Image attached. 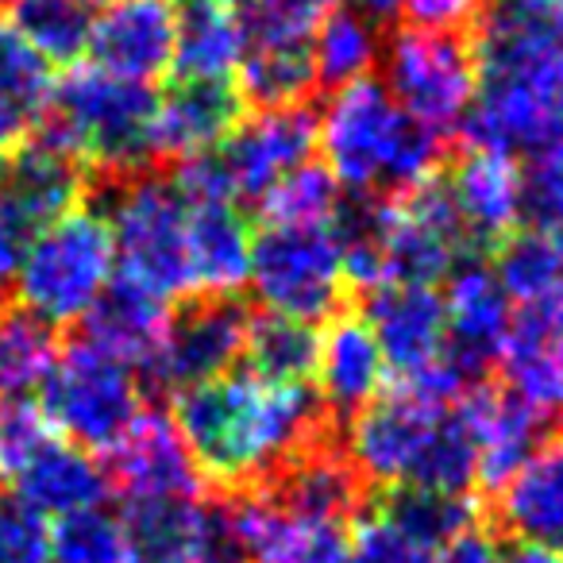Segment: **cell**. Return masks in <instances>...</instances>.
<instances>
[{"instance_id":"cell-1","label":"cell","mask_w":563,"mask_h":563,"mask_svg":"<svg viewBox=\"0 0 563 563\" xmlns=\"http://www.w3.org/2000/svg\"><path fill=\"white\" fill-rule=\"evenodd\" d=\"M170 417L220 494L258 490L332 437V417L309 386H274L247 371L174 394Z\"/></svg>"},{"instance_id":"cell-2","label":"cell","mask_w":563,"mask_h":563,"mask_svg":"<svg viewBox=\"0 0 563 563\" xmlns=\"http://www.w3.org/2000/svg\"><path fill=\"white\" fill-rule=\"evenodd\" d=\"M324 170L352 194L398 197L437 178L444 135L429 132L394 104L383 81H355L332 93L317 120Z\"/></svg>"},{"instance_id":"cell-3","label":"cell","mask_w":563,"mask_h":563,"mask_svg":"<svg viewBox=\"0 0 563 563\" xmlns=\"http://www.w3.org/2000/svg\"><path fill=\"white\" fill-rule=\"evenodd\" d=\"M43 135L66 147L86 170H104L112 178L147 170L155 158V93L151 86L112 78L89 66H74L55 81L47 97Z\"/></svg>"},{"instance_id":"cell-4","label":"cell","mask_w":563,"mask_h":563,"mask_svg":"<svg viewBox=\"0 0 563 563\" xmlns=\"http://www.w3.org/2000/svg\"><path fill=\"white\" fill-rule=\"evenodd\" d=\"M117 255V278L158 301L194 298L186 258L189 205L163 174H128L112 178L101 209Z\"/></svg>"},{"instance_id":"cell-5","label":"cell","mask_w":563,"mask_h":563,"mask_svg":"<svg viewBox=\"0 0 563 563\" xmlns=\"http://www.w3.org/2000/svg\"><path fill=\"white\" fill-rule=\"evenodd\" d=\"M112 278H117V255H112L109 224L97 209H74L43 228L12 290L24 313L51 329H66V324H86Z\"/></svg>"},{"instance_id":"cell-6","label":"cell","mask_w":563,"mask_h":563,"mask_svg":"<svg viewBox=\"0 0 563 563\" xmlns=\"http://www.w3.org/2000/svg\"><path fill=\"white\" fill-rule=\"evenodd\" d=\"M0 452L4 471L16 483V501L43 521H66L86 509H101L109 498V475L101 463L58 437L35 401L0 409Z\"/></svg>"},{"instance_id":"cell-7","label":"cell","mask_w":563,"mask_h":563,"mask_svg":"<svg viewBox=\"0 0 563 563\" xmlns=\"http://www.w3.org/2000/svg\"><path fill=\"white\" fill-rule=\"evenodd\" d=\"M40 413L81 452H109L143 409L140 375L78 340L58 355L55 375L40 390Z\"/></svg>"},{"instance_id":"cell-8","label":"cell","mask_w":563,"mask_h":563,"mask_svg":"<svg viewBox=\"0 0 563 563\" xmlns=\"http://www.w3.org/2000/svg\"><path fill=\"white\" fill-rule=\"evenodd\" d=\"M247 286L266 306V313L306 324L332 321L347 294L344 251L332 224L263 228L251 247Z\"/></svg>"},{"instance_id":"cell-9","label":"cell","mask_w":563,"mask_h":563,"mask_svg":"<svg viewBox=\"0 0 563 563\" xmlns=\"http://www.w3.org/2000/svg\"><path fill=\"white\" fill-rule=\"evenodd\" d=\"M383 89L394 97L409 120L437 135L463 128L471 101H475V55L460 35L417 32L401 27L383 43Z\"/></svg>"},{"instance_id":"cell-10","label":"cell","mask_w":563,"mask_h":563,"mask_svg":"<svg viewBox=\"0 0 563 563\" xmlns=\"http://www.w3.org/2000/svg\"><path fill=\"white\" fill-rule=\"evenodd\" d=\"M467 247V232H463L455 205L440 178L406 189L398 197H383V212H378L383 286L386 282L432 286L463 263Z\"/></svg>"},{"instance_id":"cell-11","label":"cell","mask_w":563,"mask_h":563,"mask_svg":"<svg viewBox=\"0 0 563 563\" xmlns=\"http://www.w3.org/2000/svg\"><path fill=\"white\" fill-rule=\"evenodd\" d=\"M317 151V117L309 104L294 109H258L255 117H243L235 132L209 151L217 166L224 194L232 205L263 201L290 170L309 163Z\"/></svg>"},{"instance_id":"cell-12","label":"cell","mask_w":563,"mask_h":563,"mask_svg":"<svg viewBox=\"0 0 563 563\" xmlns=\"http://www.w3.org/2000/svg\"><path fill=\"white\" fill-rule=\"evenodd\" d=\"M452 409V406H448ZM440 406H429L424 398L409 394L406 386H394L383 398H375L367 409L347 421L344 444L340 452L355 467V475L371 486H409L417 475L424 448H429L432 432H437L440 417L448 413Z\"/></svg>"},{"instance_id":"cell-13","label":"cell","mask_w":563,"mask_h":563,"mask_svg":"<svg viewBox=\"0 0 563 563\" xmlns=\"http://www.w3.org/2000/svg\"><path fill=\"white\" fill-rule=\"evenodd\" d=\"M247 321V309L235 298H189L170 317L163 347L143 378L155 390L181 394L232 375V367L243 360Z\"/></svg>"},{"instance_id":"cell-14","label":"cell","mask_w":563,"mask_h":563,"mask_svg":"<svg viewBox=\"0 0 563 563\" xmlns=\"http://www.w3.org/2000/svg\"><path fill=\"white\" fill-rule=\"evenodd\" d=\"M478 81H525L563 89V12L501 0L475 27Z\"/></svg>"},{"instance_id":"cell-15","label":"cell","mask_w":563,"mask_h":563,"mask_svg":"<svg viewBox=\"0 0 563 563\" xmlns=\"http://www.w3.org/2000/svg\"><path fill=\"white\" fill-rule=\"evenodd\" d=\"M178 16L181 9L174 0H104L93 12L86 51L97 70L151 86L174 70Z\"/></svg>"},{"instance_id":"cell-16","label":"cell","mask_w":563,"mask_h":563,"mask_svg":"<svg viewBox=\"0 0 563 563\" xmlns=\"http://www.w3.org/2000/svg\"><path fill=\"white\" fill-rule=\"evenodd\" d=\"M109 490L124 501L197 498L201 471L181 440L178 424L163 409H140L128 432L109 448Z\"/></svg>"},{"instance_id":"cell-17","label":"cell","mask_w":563,"mask_h":563,"mask_svg":"<svg viewBox=\"0 0 563 563\" xmlns=\"http://www.w3.org/2000/svg\"><path fill=\"white\" fill-rule=\"evenodd\" d=\"M498 367L509 398L544 421L563 417V290L529 301L509 317Z\"/></svg>"},{"instance_id":"cell-18","label":"cell","mask_w":563,"mask_h":563,"mask_svg":"<svg viewBox=\"0 0 563 563\" xmlns=\"http://www.w3.org/2000/svg\"><path fill=\"white\" fill-rule=\"evenodd\" d=\"M363 321L371 324L383 360L398 378L421 375L424 367L448 360V321L444 298L432 286H406L386 282L367 290Z\"/></svg>"},{"instance_id":"cell-19","label":"cell","mask_w":563,"mask_h":563,"mask_svg":"<svg viewBox=\"0 0 563 563\" xmlns=\"http://www.w3.org/2000/svg\"><path fill=\"white\" fill-rule=\"evenodd\" d=\"M243 101L235 81H205V78H174L163 97H155V158H186L217 151L235 124L243 120Z\"/></svg>"},{"instance_id":"cell-20","label":"cell","mask_w":563,"mask_h":563,"mask_svg":"<svg viewBox=\"0 0 563 563\" xmlns=\"http://www.w3.org/2000/svg\"><path fill=\"white\" fill-rule=\"evenodd\" d=\"M317 401L329 417H355L386 394L383 347L363 313H336L317 340Z\"/></svg>"},{"instance_id":"cell-21","label":"cell","mask_w":563,"mask_h":563,"mask_svg":"<svg viewBox=\"0 0 563 563\" xmlns=\"http://www.w3.org/2000/svg\"><path fill=\"white\" fill-rule=\"evenodd\" d=\"M444 321H448V360L467 375H478L498 363L501 340L509 332V298L494 271L478 258H463L448 274Z\"/></svg>"},{"instance_id":"cell-22","label":"cell","mask_w":563,"mask_h":563,"mask_svg":"<svg viewBox=\"0 0 563 563\" xmlns=\"http://www.w3.org/2000/svg\"><path fill=\"white\" fill-rule=\"evenodd\" d=\"M494 525L517 544H537L563 552V432L544 444L494 490Z\"/></svg>"},{"instance_id":"cell-23","label":"cell","mask_w":563,"mask_h":563,"mask_svg":"<svg viewBox=\"0 0 563 563\" xmlns=\"http://www.w3.org/2000/svg\"><path fill=\"white\" fill-rule=\"evenodd\" d=\"M258 494H266L286 514L336 525H355L360 509L367 506V483L355 475L347 455L340 452L336 432L309 448L306 455H298L290 467H282L271 483L258 486Z\"/></svg>"},{"instance_id":"cell-24","label":"cell","mask_w":563,"mask_h":563,"mask_svg":"<svg viewBox=\"0 0 563 563\" xmlns=\"http://www.w3.org/2000/svg\"><path fill=\"white\" fill-rule=\"evenodd\" d=\"M467 243L494 251L521 224V166L509 155L471 147L444 181Z\"/></svg>"},{"instance_id":"cell-25","label":"cell","mask_w":563,"mask_h":563,"mask_svg":"<svg viewBox=\"0 0 563 563\" xmlns=\"http://www.w3.org/2000/svg\"><path fill=\"white\" fill-rule=\"evenodd\" d=\"M251 563H347L352 525L286 514L266 494H235Z\"/></svg>"},{"instance_id":"cell-26","label":"cell","mask_w":563,"mask_h":563,"mask_svg":"<svg viewBox=\"0 0 563 563\" xmlns=\"http://www.w3.org/2000/svg\"><path fill=\"white\" fill-rule=\"evenodd\" d=\"M251 247H255V235L235 205H189L186 258L194 298H235L247 286Z\"/></svg>"},{"instance_id":"cell-27","label":"cell","mask_w":563,"mask_h":563,"mask_svg":"<svg viewBox=\"0 0 563 563\" xmlns=\"http://www.w3.org/2000/svg\"><path fill=\"white\" fill-rule=\"evenodd\" d=\"M166 329H170V309H166V301L135 290L128 282L112 278L104 298L97 301L93 313L86 317V344L112 355V360L132 367L135 375L143 378L151 360L158 355V347H163Z\"/></svg>"},{"instance_id":"cell-28","label":"cell","mask_w":563,"mask_h":563,"mask_svg":"<svg viewBox=\"0 0 563 563\" xmlns=\"http://www.w3.org/2000/svg\"><path fill=\"white\" fill-rule=\"evenodd\" d=\"M471 413H475L478 437V471L475 483L486 490H501L517 467L544 444V417H537L529 406L498 390L475 386L471 390Z\"/></svg>"},{"instance_id":"cell-29","label":"cell","mask_w":563,"mask_h":563,"mask_svg":"<svg viewBox=\"0 0 563 563\" xmlns=\"http://www.w3.org/2000/svg\"><path fill=\"white\" fill-rule=\"evenodd\" d=\"M243 55H247V35L240 12L217 0H189L178 16V51H174L178 78L235 81Z\"/></svg>"},{"instance_id":"cell-30","label":"cell","mask_w":563,"mask_h":563,"mask_svg":"<svg viewBox=\"0 0 563 563\" xmlns=\"http://www.w3.org/2000/svg\"><path fill=\"white\" fill-rule=\"evenodd\" d=\"M58 336L51 324L35 321L24 309L0 313V401H35L58 367Z\"/></svg>"},{"instance_id":"cell-31","label":"cell","mask_w":563,"mask_h":563,"mask_svg":"<svg viewBox=\"0 0 563 563\" xmlns=\"http://www.w3.org/2000/svg\"><path fill=\"white\" fill-rule=\"evenodd\" d=\"M317 324L290 321L278 313H258L247 321L243 340V360L247 375L274 386H306L317 367Z\"/></svg>"},{"instance_id":"cell-32","label":"cell","mask_w":563,"mask_h":563,"mask_svg":"<svg viewBox=\"0 0 563 563\" xmlns=\"http://www.w3.org/2000/svg\"><path fill=\"white\" fill-rule=\"evenodd\" d=\"M120 521L128 537V563H194L197 521H201L197 498L128 501V514Z\"/></svg>"},{"instance_id":"cell-33","label":"cell","mask_w":563,"mask_h":563,"mask_svg":"<svg viewBox=\"0 0 563 563\" xmlns=\"http://www.w3.org/2000/svg\"><path fill=\"white\" fill-rule=\"evenodd\" d=\"M494 278L501 282L509 301H540L563 290V235L544 228H514L494 247Z\"/></svg>"},{"instance_id":"cell-34","label":"cell","mask_w":563,"mask_h":563,"mask_svg":"<svg viewBox=\"0 0 563 563\" xmlns=\"http://www.w3.org/2000/svg\"><path fill=\"white\" fill-rule=\"evenodd\" d=\"M309 58H313L317 86H355V81L371 78V70L383 58V32L355 16L352 9H332L309 43Z\"/></svg>"},{"instance_id":"cell-35","label":"cell","mask_w":563,"mask_h":563,"mask_svg":"<svg viewBox=\"0 0 563 563\" xmlns=\"http://www.w3.org/2000/svg\"><path fill=\"white\" fill-rule=\"evenodd\" d=\"M390 525H398L406 537L424 544L429 552L444 548L471 525H478V506L471 494H440L421 486H394L378 498V509Z\"/></svg>"},{"instance_id":"cell-36","label":"cell","mask_w":563,"mask_h":563,"mask_svg":"<svg viewBox=\"0 0 563 563\" xmlns=\"http://www.w3.org/2000/svg\"><path fill=\"white\" fill-rule=\"evenodd\" d=\"M240 86L243 101L255 109H294L309 104L317 89L313 58L309 51H274V47H247L240 63Z\"/></svg>"},{"instance_id":"cell-37","label":"cell","mask_w":563,"mask_h":563,"mask_svg":"<svg viewBox=\"0 0 563 563\" xmlns=\"http://www.w3.org/2000/svg\"><path fill=\"white\" fill-rule=\"evenodd\" d=\"M12 24L51 66L74 63L89 47L93 9L89 0H12Z\"/></svg>"},{"instance_id":"cell-38","label":"cell","mask_w":563,"mask_h":563,"mask_svg":"<svg viewBox=\"0 0 563 563\" xmlns=\"http://www.w3.org/2000/svg\"><path fill=\"white\" fill-rule=\"evenodd\" d=\"M258 205L266 228H324L340 212V186L324 166L306 163L286 174Z\"/></svg>"},{"instance_id":"cell-39","label":"cell","mask_w":563,"mask_h":563,"mask_svg":"<svg viewBox=\"0 0 563 563\" xmlns=\"http://www.w3.org/2000/svg\"><path fill=\"white\" fill-rule=\"evenodd\" d=\"M235 12H240L247 47L309 51L332 4L329 0H243Z\"/></svg>"},{"instance_id":"cell-40","label":"cell","mask_w":563,"mask_h":563,"mask_svg":"<svg viewBox=\"0 0 563 563\" xmlns=\"http://www.w3.org/2000/svg\"><path fill=\"white\" fill-rule=\"evenodd\" d=\"M51 89H55L51 63L27 43L12 16H0V101L16 104L32 117L47 104Z\"/></svg>"},{"instance_id":"cell-41","label":"cell","mask_w":563,"mask_h":563,"mask_svg":"<svg viewBox=\"0 0 563 563\" xmlns=\"http://www.w3.org/2000/svg\"><path fill=\"white\" fill-rule=\"evenodd\" d=\"M51 563H128L124 521L104 509H86L51 529Z\"/></svg>"},{"instance_id":"cell-42","label":"cell","mask_w":563,"mask_h":563,"mask_svg":"<svg viewBox=\"0 0 563 563\" xmlns=\"http://www.w3.org/2000/svg\"><path fill=\"white\" fill-rule=\"evenodd\" d=\"M521 220L563 235V135L540 147L521 170Z\"/></svg>"},{"instance_id":"cell-43","label":"cell","mask_w":563,"mask_h":563,"mask_svg":"<svg viewBox=\"0 0 563 563\" xmlns=\"http://www.w3.org/2000/svg\"><path fill=\"white\" fill-rule=\"evenodd\" d=\"M47 224L51 220L16 186L0 181V290H9L16 282L27 251H32V243L40 240V232Z\"/></svg>"},{"instance_id":"cell-44","label":"cell","mask_w":563,"mask_h":563,"mask_svg":"<svg viewBox=\"0 0 563 563\" xmlns=\"http://www.w3.org/2000/svg\"><path fill=\"white\" fill-rule=\"evenodd\" d=\"M194 563H251L235 494H217V498L201 501Z\"/></svg>"},{"instance_id":"cell-45","label":"cell","mask_w":563,"mask_h":563,"mask_svg":"<svg viewBox=\"0 0 563 563\" xmlns=\"http://www.w3.org/2000/svg\"><path fill=\"white\" fill-rule=\"evenodd\" d=\"M432 560H437V552H429L413 537H406L383 514H367L352 525L347 563H432Z\"/></svg>"},{"instance_id":"cell-46","label":"cell","mask_w":563,"mask_h":563,"mask_svg":"<svg viewBox=\"0 0 563 563\" xmlns=\"http://www.w3.org/2000/svg\"><path fill=\"white\" fill-rule=\"evenodd\" d=\"M0 563H51V525L20 501H0Z\"/></svg>"},{"instance_id":"cell-47","label":"cell","mask_w":563,"mask_h":563,"mask_svg":"<svg viewBox=\"0 0 563 563\" xmlns=\"http://www.w3.org/2000/svg\"><path fill=\"white\" fill-rule=\"evenodd\" d=\"M490 12V0H406L401 16L417 32H440V35H460L463 27H478V20Z\"/></svg>"},{"instance_id":"cell-48","label":"cell","mask_w":563,"mask_h":563,"mask_svg":"<svg viewBox=\"0 0 563 563\" xmlns=\"http://www.w3.org/2000/svg\"><path fill=\"white\" fill-rule=\"evenodd\" d=\"M498 552L501 548H498V540H494V532L471 525L467 532H460L455 540H448L432 563H498Z\"/></svg>"},{"instance_id":"cell-49","label":"cell","mask_w":563,"mask_h":563,"mask_svg":"<svg viewBox=\"0 0 563 563\" xmlns=\"http://www.w3.org/2000/svg\"><path fill=\"white\" fill-rule=\"evenodd\" d=\"M27 112H20L16 104L0 101V163H9V155H16L27 140Z\"/></svg>"},{"instance_id":"cell-50","label":"cell","mask_w":563,"mask_h":563,"mask_svg":"<svg viewBox=\"0 0 563 563\" xmlns=\"http://www.w3.org/2000/svg\"><path fill=\"white\" fill-rule=\"evenodd\" d=\"M401 4H406V0H352L347 9H352L355 16L367 20L371 27H378V32H383V27H390L394 20L401 16Z\"/></svg>"},{"instance_id":"cell-51","label":"cell","mask_w":563,"mask_h":563,"mask_svg":"<svg viewBox=\"0 0 563 563\" xmlns=\"http://www.w3.org/2000/svg\"><path fill=\"white\" fill-rule=\"evenodd\" d=\"M498 563H563L560 552L552 548H537V544H509L506 552H498Z\"/></svg>"},{"instance_id":"cell-52","label":"cell","mask_w":563,"mask_h":563,"mask_svg":"<svg viewBox=\"0 0 563 563\" xmlns=\"http://www.w3.org/2000/svg\"><path fill=\"white\" fill-rule=\"evenodd\" d=\"M521 4H537V9H548V12H563V0H521Z\"/></svg>"},{"instance_id":"cell-53","label":"cell","mask_w":563,"mask_h":563,"mask_svg":"<svg viewBox=\"0 0 563 563\" xmlns=\"http://www.w3.org/2000/svg\"><path fill=\"white\" fill-rule=\"evenodd\" d=\"M0 475H4V452H0Z\"/></svg>"},{"instance_id":"cell-54","label":"cell","mask_w":563,"mask_h":563,"mask_svg":"<svg viewBox=\"0 0 563 563\" xmlns=\"http://www.w3.org/2000/svg\"><path fill=\"white\" fill-rule=\"evenodd\" d=\"M4 166H9V163H0V181H4Z\"/></svg>"},{"instance_id":"cell-55","label":"cell","mask_w":563,"mask_h":563,"mask_svg":"<svg viewBox=\"0 0 563 563\" xmlns=\"http://www.w3.org/2000/svg\"><path fill=\"white\" fill-rule=\"evenodd\" d=\"M0 4H4V0H0Z\"/></svg>"}]
</instances>
